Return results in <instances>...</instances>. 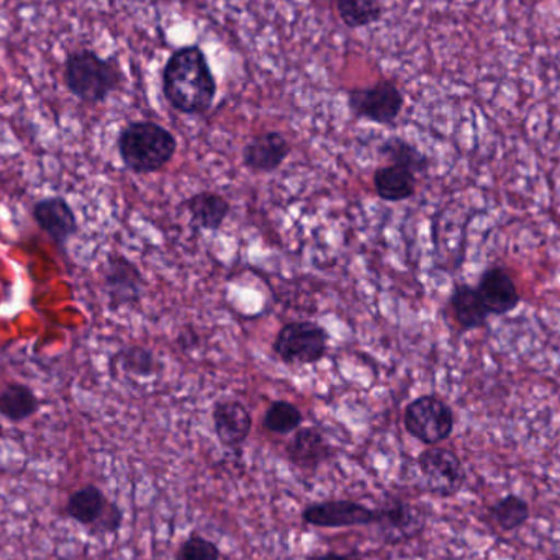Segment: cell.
Returning <instances> with one entry per match:
<instances>
[{
	"label": "cell",
	"instance_id": "9",
	"mask_svg": "<svg viewBox=\"0 0 560 560\" xmlns=\"http://www.w3.org/2000/svg\"><path fill=\"white\" fill-rule=\"evenodd\" d=\"M305 525L318 528H352L369 526L375 523V510L351 502V500H329V502L312 503L302 512Z\"/></svg>",
	"mask_w": 560,
	"mask_h": 560
},
{
	"label": "cell",
	"instance_id": "8",
	"mask_svg": "<svg viewBox=\"0 0 560 560\" xmlns=\"http://www.w3.org/2000/svg\"><path fill=\"white\" fill-rule=\"evenodd\" d=\"M418 467L424 480V489L433 495L447 499L463 489L466 472L463 463L453 451L430 447L418 457Z\"/></svg>",
	"mask_w": 560,
	"mask_h": 560
},
{
	"label": "cell",
	"instance_id": "7",
	"mask_svg": "<svg viewBox=\"0 0 560 560\" xmlns=\"http://www.w3.org/2000/svg\"><path fill=\"white\" fill-rule=\"evenodd\" d=\"M374 525L385 545H404L423 533L427 515L400 497H385L384 502L375 509Z\"/></svg>",
	"mask_w": 560,
	"mask_h": 560
},
{
	"label": "cell",
	"instance_id": "2",
	"mask_svg": "<svg viewBox=\"0 0 560 560\" xmlns=\"http://www.w3.org/2000/svg\"><path fill=\"white\" fill-rule=\"evenodd\" d=\"M176 150L174 135L154 121L128 124L118 137V153L131 173H158L173 160Z\"/></svg>",
	"mask_w": 560,
	"mask_h": 560
},
{
	"label": "cell",
	"instance_id": "4",
	"mask_svg": "<svg viewBox=\"0 0 560 560\" xmlns=\"http://www.w3.org/2000/svg\"><path fill=\"white\" fill-rule=\"evenodd\" d=\"M405 97L394 81L382 79L368 88L348 91V107L359 120L392 125L404 110Z\"/></svg>",
	"mask_w": 560,
	"mask_h": 560
},
{
	"label": "cell",
	"instance_id": "21",
	"mask_svg": "<svg viewBox=\"0 0 560 560\" xmlns=\"http://www.w3.org/2000/svg\"><path fill=\"white\" fill-rule=\"evenodd\" d=\"M378 154L384 158L390 166L404 167L413 174L427 173L430 167V160L427 154L421 153L415 144L408 143L400 137H390L382 141L378 147Z\"/></svg>",
	"mask_w": 560,
	"mask_h": 560
},
{
	"label": "cell",
	"instance_id": "23",
	"mask_svg": "<svg viewBox=\"0 0 560 560\" xmlns=\"http://www.w3.org/2000/svg\"><path fill=\"white\" fill-rule=\"evenodd\" d=\"M115 361L118 362L121 371L137 375V377H150L163 369V364L158 361L156 355L143 346H128V348L121 349L115 355Z\"/></svg>",
	"mask_w": 560,
	"mask_h": 560
},
{
	"label": "cell",
	"instance_id": "10",
	"mask_svg": "<svg viewBox=\"0 0 560 560\" xmlns=\"http://www.w3.org/2000/svg\"><path fill=\"white\" fill-rule=\"evenodd\" d=\"M104 287L112 308H120L140 302L144 279L133 262L124 256L114 255L105 265Z\"/></svg>",
	"mask_w": 560,
	"mask_h": 560
},
{
	"label": "cell",
	"instance_id": "17",
	"mask_svg": "<svg viewBox=\"0 0 560 560\" xmlns=\"http://www.w3.org/2000/svg\"><path fill=\"white\" fill-rule=\"evenodd\" d=\"M190 219L199 229L217 232L222 229L230 213V202L215 192H200L186 200Z\"/></svg>",
	"mask_w": 560,
	"mask_h": 560
},
{
	"label": "cell",
	"instance_id": "12",
	"mask_svg": "<svg viewBox=\"0 0 560 560\" xmlns=\"http://www.w3.org/2000/svg\"><path fill=\"white\" fill-rule=\"evenodd\" d=\"M213 424L220 443L235 450L248 440L253 420L248 408L242 401L222 400L213 407Z\"/></svg>",
	"mask_w": 560,
	"mask_h": 560
},
{
	"label": "cell",
	"instance_id": "1",
	"mask_svg": "<svg viewBox=\"0 0 560 560\" xmlns=\"http://www.w3.org/2000/svg\"><path fill=\"white\" fill-rule=\"evenodd\" d=\"M215 74L200 46L177 48L163 68V94L184 115H203L215 102Z\"/></svg>",
	"mask_w": 560,
	"mask_h": 560
},
{
	"label": "cell",
	"instance_id": "27",
	"mask_svg": "<svg viewBox=\"0 0 560 560\" xmlns=\"http://www.w3.org/2000/svg\"><path fill=\"white\" fill-rule=\"evenodd\" d=\"M121 525V512L115 503L108 505L107 512L102 516L101 522L91 529L94 535H112L117 533Z\"/></svg>",
	"mask_w": 560,
	"mask_h": 560
},
{
	"label": "cell",
	"instance_id": "15",
	"mask_svg": "<svg viewBox=\"0 0 560 560\" xmlns=\"http://www.w3.org/2000/svg\"><path fill=\"white\" fill-rule=\"evenodd\" d=\"M332 447L316 428L296 430L287 444V457L290 464L302 470H315L331 459Z\"/></svg>",
	"mask_w": 560,
	"mask_h": 560
},
{
	"label": "cell",
	"instance_id": "24",
	"mask_svg": "<svg viewBox=\"0 0 560 560\" xmlns=\"http://www.w3.org/2000/svg\"><path fill=\"white\" fill-rule=\"evenodd\" d=\"M490 515L500 528L515 532L528 522L529 505L522 497L506 495L490 509Z\"/></svg>",
	"mask_w": 560,
	"mask_h": 560
},
{
	"label": "cell",
	"instance_id": "28",
	"mask_svg": "<svg viewBox=\"0 0 560 560\" xmlns=\"http://www.w3.org/2000/svg\"><path fill=\"white\" fill-rule=\"evenodd\" d=\"M308 560H351L348 556L335 555V552H328V555L313 556Z\"/></svg>",
	"mask_w": 560,
	"mask_h": 560
},
{
	"label": "cell",
	"instance_id": "11",
	"mask_svg": "<svg viewBox=\"0 0 560 560\" xmlns=\"http://www.w3.org/2000/svg\"><path fill=\"white\" fill-rule=\"evenodd\" d=\"M289 141L285 140L279 131H266V133L256 135L245 150H243V163L253 173H272L282 166L283 161L289 158Z\"/></svg>",
	"mask_w": 560,
	"mask_h": 560
},
{
	"label": "cell",
	"instance_id": "18",
	"mask_svg": "<svg viewBox=\"0 0 560 560\" xmlns=\"http://www.w3.org/2000/svg\"><path fill=\"white\" fill-rule=\"evenodd\" d=\"M374 187L385 202H401L417 192V174L398 166H384L375 171Z\"/></svg>",
	"mask_w": 560,
	"mask_h": 560
},
{
	"label": "cell",
	"instance_id": "3",
	"mask_svg": "<svg viewBox=\"0 0 560 560\" xmlns=\"http://www.w3.org/2000/svg\"><path fill=\"white\" fill-rule=\"evenodd\" d=\"M124 81L120 65L114 58H102L92 49H78L65 61V82L74 97L88 104H101Z\"/></svg>",
	"mask_w": 560,
	"mask_h": 560
},
{
	"label": "cell",
	"instance_id": "14",
	"mask_svg": "<svg viewBox=\"0 0 560 560\" xmlns=\"http://www.w3.org/2000/svg\"><path fill=\"white\" fill-rule=\"evenodd\" d=\"M33 219L36 220L39 229L59 245L68 242L78 230L74 212L61 197H48V199L39 200L33 207Z\"/></svg>",
	"mask_w": 560,
	"mask_h": 560
},
{
	"label": "cell",
	"instance_id": "13",
	"mask_svg": "<svg viewBox=\"0 0 560 560\" xmlns=\"http://www.w3.org/2000/svg\"><path fill=\"white\" fill-rule=\"evenodd\" d=\"M477 292L490 315H506L513 312L522 300L509 272L497 266L483 272Z\"/></svg>",
	"mask_w": 560,
	"mask_h": 560
},
{
	"label": "cell",
	"instance_id": "22",
	"mask_svg": "<svg viewBox=\"0 0 560 560\" xmlns=\"http://www.w3.org/2000/svg\"><path fill=\"white\" fill-rule=\"evenodd\" d=\"M336 12L348 28H365L384 15L381 0H336Z\"/></svg>",
	"mask_w": 560,
	"mask_h": 560
},
{
	"label": "cell",
	"instance_id": "25",
	"mask_svg": "<svg viewBox=\"0 0 560 560\" xmlns=\"http://www.w3.org/2000/svg\"><path fill=\"white\" fill-rule=\"evenodd\" d=\"M302 421L299 408L285 400L275 401L265 415V427L276 434L292 433L299 430Z\"/></svg>",
	"mask_w": 560,
	"mask_h": 560
},
{
	"label": "cell",
	"instance_id": "6",
	"mask_svg": "<svg viewBox=\"0 0 560 560\" xmlns=\"http://www.w3.org/2000/svg\"><path fill=\"white\" fill-rule=\"evenodd\" d=\"M328 332L313 322H292L276 336L275 351L285 364H316L325 358Z\"/></svg>",
	"mask_w": 560,
	"mask_h": 560
},
{
	"label": "cell",
	"instance_id": "20",
	"mask_svg": "<svg viewBox=\"0 0 560 560\" xmlns=\"http://www.w3.org/2000/svg\"><path fill=\"white\" fill-rule=\"evenodd\" d=\"M38 411V398L32 388L12 382L0 388V415L7 420L19 423L28 420Z\"/></svg>",
	"mask_w": 560,
	"mask_h": 560
},
{
	"label": "cell",
	"instance_id": "19",
	"mask_svg": "<svg viewBox=\"0 0 560 560\" xmlns=\"http://www.w3.org/2000/svg\"><path fill=\"white\" fill-rule=\"evenodd\" d=\"M110 502H107L104 493L95 486L82 487L69 497L66 513L79 525L94 528L102 516L107 512Z\"/></svg>",
	"mask_w": 560,
	"mask_h": 560
},
{
	"label": "cell",
	"instance_id": "5",
	"mask_svg": "<svg viewBox=\"0 0 560 560\" xmlns=\"http://www.w3.org/2000/svg\"><path fill=\"white\" fill-rule=\"evenodd\" d=\"M404 421L408 433L428 446L443 443L454 431L453 410L436 395H423L411 401Z\"/></svg>",
	"mask_w": 560,
	"mask_h": 560
},
{
	"label": "cell",
	"instance_id": "16",
	"mask_svg": "<svg viewBox=\"0 0 560 560\" xmlns=\"http://www.w3.org/2000/svg\"><path fill=\"white\" fill-rule=\"evenodd\" d=\"M451 308L454 318L463 329H479L487 325L490 313L487 312L477 287L459 283L451 293Z\"/></svg>",
	"mask_w": 560,
	"mask_h": 560
},
{
	"label": "cell",
	"instance_id": "26",
	"mask_svg": "<svg viewBox=\"0 0 560 560\" xmlns=\"http://www.w3.org/2000/svg\"><path fill=\"white\" fill-rule=\"evenodd\" d=\"M176 560H220V549L209 539L192 536L183 542Z\"/></svg>",
	"mask_w": 560,
	"mask_h": 560
}]
</instances>
